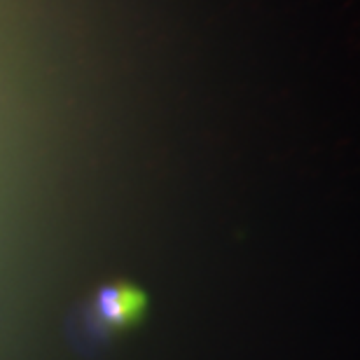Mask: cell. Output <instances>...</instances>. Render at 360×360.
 <instances>
[{
    "label": "cell",
    "mask_w": 360,
    "mask_h": 360,
    "mask_svg": "<svg viewBox=\"0 0 360 360\" xmlns=\"http://www.w3.org/2000/svg\"><path fill=\"white\" fill-rule=\"evenodd\" d=\"M146 307L143 295L129 285H110L94 300L87 311V330L91 337H108L129 323L139 321Z\"/></svg>",
    "instance_id": "6da1fadb"
}]
</instances>
